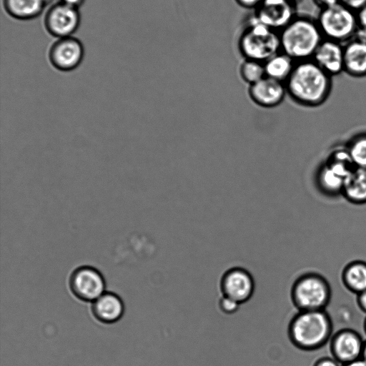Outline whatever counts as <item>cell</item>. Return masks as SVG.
Instances as JSON below:
<instances>
[{
  "label": "cell",
  "instance_id": "6da1fadb",
  "mask_svg": "<svg viewBox=\"0 0 366 366\" xmlns=\"http://www.w3.org/2000/svg\"><path fill=\"white\" fill-rule=\"evenodd\" d=\"M285 84L290 98L306 107L325 103L332 87V76L312 59L297 61Z\"/></svg>",
  "mask_w": 366,
  "mask_h": 366
},
{
  "label": "cell",
  "instance_id": "7a4b0ae2",
  "mask_svg": "<svg viewBox=\"0 0 366 366\" xmlns=\"http://www.w3.org/2000/svg\"><path fill=\"white\" fill-rule=\"evenodd\" d=\"M287 334L295 347L312 352L330 342L333 322L326 310L298 311L288 325Z\"/></svg>",
  "mask_w": 366,
  "mask_h": 366
},
{
  "label": "cell",
  "instance_id": "3957f363",
  "mask_svg": "<svg viewBox=\"0 0 366 366\" xmlns=\"http://www.w3.org/2000/svg\"><path fill=\"white\" fill-rule=\"evenodd\" d=\"M280 34L281 51L295 61L312 59L324 36L316 19L296 16Z\"/></svg>",
  "mask_w": 366,
  "mask_h": 366
},
{
  "label": "cell",
  "instance_id": "277c9868",
  "mask_svg": "<svg viewBox=\"0 0 366 366\" xmlns=\"http://www.w3.org/2000/svg\"><path fill=\"white\" fill-rule=\"evenodd\" d=\"M290 296L298 311L322 310L331 301L332 288L322 274L307 272L294 281Z\"/></svg>",
  "mask_w": 366,
  "mask_h": 366
},
{
  "label": "cell",
  "instance_id": "5b68a950",
  "mask_svg": "<svg viewBox=\"0 0 366 366\" xmlns=\"http://www.w3.org/2000/svg\"><path fill=\"white\" fill-rule=\"evenodd\" d=\"M239 49L245 59L264 63L281 51L280 34L252 19L239 37Z\"/></svg>",
  "mask_w": 366,
  "mask_h": 366
},
{
  "label": "cell",
  "instance_id": "8992f818",
  "mask_svg": "<svg viewBox=\"0 0 366 366\" xmlns=\"http://www.w3.org/2000/svg\"><path fill=\"white\" fill-rule=\"evenodd\" d=\"M355 168L345 152L335 150L330 152L315 174L318 190L327 197L342 195L345 180Z\"/></svg>",
  "mask_w": 366,
  "mask_h": 366
},
{
  "label": "cell",
  "instance_id": "52a82bcc",
  "mask_svg": "<svg viewBox=\"0 0 366 366\" xmlns=\"http://www.w3.org/2000/svg\"><path fill=\"white\" fill-rule=\"evenodd\" d=\"M317 23L324 36L345 44L358 29L356 12L339 3L320 10Z\"/></svg>",
  "mask_w": 366,
  "mask_h": 366
},
{
  "label": "cell",
  "instance_id": "ba28073f",
  "mask_svg": "<svg viewBox=\"0 0 366 366\" xmlns=\"http://www.w3.org/2000/svg\"><path fill=\"white\" fill-rule=\"evenodd\" d=\"M81 22L79 9L60 1L53 4L46 11L44 26L53 36H71L77 30Z\"/></svg>",
  "mask_w": 366,
  "mask_h": 366
},
{
  "label": "cell",
  "instance_id": "9c48e42d",
  "mask_svg": "<svg viewBox=\"0 0 366 366\" xmlns=\"http://www.w3.org/2000/svg\"><path fill=\"white\" fill-rule=\"evenodd\" d=\"M84 55L81 41L73 36L59 38L50 46L48 57L51 64L61 71H71L81 63Z\"/></svg>",
  "mask_w": 366,
  "mask_h": 366
},
{
  "label": "cell",
  "instance_id": "30bf717a",
  "mask_svg": "<svg viewBox=\"0 0 366 366\" xmlns=\"http://www.w3.org/2000/svg\"><path fill=\"white\" fill-rule=\"evenodd\" d=\"M291 0H264L255 9L253 20L276 31H281L297 16Z\"/></svg>",
  "mask_w": 366,
  "mask_h": 366
},
{
  "label": "cell",
  "instance_id": "8fae6325",
  "mask_svg": "<svg viewBox=\"0 0 366 366\" xmlns=\"http://www.w3.org/2000/svg\"><path fill=\"white\" fill-rule=\"evenodd\" d=\"M72 293L79 300L94 302L104 291L105 282L102 274L92 267H81L75 269L69 280Z\"/></svg>",
  "mask_w": 366,
  "mask_h": 366
},
{
  "label": "cell",
  "instance_id": "7c38bea8",
  "mask_svg": "<svg viewBox=\"0 0 366 366\" xmlns=\"http://www.w3.org/2000/svg\"><path fill=\"white\" fill-rule=\"evenodd\" d=\"M255 288L254 280L251 273L241 267L227 269L220 280L222 295L227 296L240 305L249 301Z\"/></svg>",
  "mask_w": 366,
  "mask_h": 366
},
{
  "label": "cell",
  "instance_id": "4fadbf2b",
  "mask_svg": "<svg viewBox=\"0 0 366 366\" xmlns=\"http://www.w3.org/2000/svg\"><path fill=\"white\" fill-rule=\"evenodd\" d=\"M365 340L351 328H342L333 333L329 349L331 356L341 365L361 358Z\"/></svg>",
  "mask_w": 366,
  "mask_h": 366
},
{
  "label": "cell",
  "instance_id": "5bb4252c",
  "mask_svg": "<svg viewBox=\"0 0 366 366\" xmlns=\"http://www.w3.org/2000/svg\"><path fill=\"white\" fill-rule=\"evenodd\" d=\"M248 94L251 100L257 106L274 108L283 102L287 91L285 83L264 76L249 85Z\"/></svg>",
  "mask_w": 366,
  "mask_h": 366
},
{
  "label": "cell",
  "instance_id": "9a60e30c",
  "mask_svg": "<svg viewBox=\"0 0 366 366\" xmlns=\"http://www.w3.org/2000/svg\"><path fill=\"white\" fill-rule=\"evenodd\" d=\"M332 77L344 71V44L324 39L312 59Z\"/></svg>",
  "mask_w": 366,
  "mask_h": 366
},
{
  "label": "cell",
  "instance_id": "2e32d148",
  "mask_svg": "<svg viewBox=\"0 0 366 366\" xmlns=\"http://www.w3.org/2000/svg\"><path fill=\"white\" fill-rule=\"evenodd\" d=\"M344 72L356 78L366 76V41L353 38L344 44Z\"/></svg>",
  "mask_w": 366,
  "mask_h": 366
},
{
  "label": "cell",
  "instance_id": "e0dca14e",
  "mask_svg": "<svg viewBox=\"0 0 366 366\" xmlns=\"http://www.w3.org/2000/svg\"><path fill=\"white\" fill-rule=\"evenodd\" d=\"M92 313L99 322L111 324L123 315L124 304L120 297L112 292H104L93 302Z\"/></svg>",
  "mask_w": 366,
  "mask_h": 366
},
{
  "label": "cell",
  "instance_id": "ac0fdd59",
  "mask_svg": "<svg viewBox=\"0 0 366 366\" xmlns=\"http://www.w3.org/2000/svg\"><path fill=\"white\" fill-rule=\"evenodd\" d=\"M341 281L356 295L366 290V262L357 259L346 264L341 272Z\"/></svg>",
  "mask_w": 366,
  "mask_h": 366
},
{
  "label": "cell",
  "instance_id": "d6986e66",
  "mask_svg": "<svg viewBox=\"0 0 366 366\" xmlns=\"http://www.w3.org/2000/svg\"><path fill=\"white\" fill-rule=\"evenodd\" d=\"M342 196L349 202L366 204V169L356 167L345 180Z\"/></svg>",
  "mask_w": 366,
  "mask_h": 366
},
{
  "label": "cell",
  "instance_id": "ffe728a7",
  "mask_svg": "<svg viewBox=\"0 0 366 366\" xmlns=\"http://www.w3.org/2000/svg\"><path fill=\"white\" fill-rule=\"evenodd\" d=\"M6 12L19 20H30L38 17L45 5L41 0H3Z\"/></svg>",
  "mask_w": 366,
  "mask_h": 366
},
{
  "label": "cell",
  "instance_id": "44dd1931",
  "mask_svg": "<svg viewBox=\"0 0 366 366\" xmlns=\"http://www.w3.org/2000/svg\"><path fill=\"white\" fill-rule=\"evenodd\" d=\"M297 61L280 51L264 62L267 77L285 83Z\"/></svg>",
  "mask_w": 366,
  "mask_h": 366
},
{
  "label": "cell",
  "instance_id": "7402d4cb",
  "mask_svg": "<svg viewBox=\"0 0 366 366\" xmlns=\"http://www.w3.org/2000/svg\"><path fill=\"white\" fill-rule=\"evenodd\" d=\"M345 147L357 168L366 169V131L352 135Z\"/></svg>",
  "mask_w": 366,
  "mask_h": 366
},
{
  "label": "cell",
  "instance_id": "603a6c76",
  "mask_svg": "<svg viewBox=\"0 0 366 366\" xmlns=\"http://www.w3.org/2000/svg\"><path fill=\"white\" fill-rule=\"evenodd\" d=\"M240 75L249 85L257 82L266 76L264 63L245 59L240 66Z\"/></svg>",
  "mask_w": 366,
  "mask_h": 366
},
{
  "label": "cell",
  "instance_id": "cb8c5ba5",
  "mask_svg": "<svg viewBox=\"0 0 366 366\" xmlns=\"http://www.w3.org/2000/svg\"><path fill=\"white\" fill-rule=\"evenodd\" d=\"M218 304L220 310L227 315L234 314L240 306L239 302L224 295H222Z\"/></svg>",
  "mask_w": 366,
  "mask_h": 366
},
{
  "label": "cell",
  "instance_id": "d4e9b609",
  "mask_svg": "<svg viewBox=\"0 0 366 366\" xmlns=\"http://www.w3.org/2000/svg\"><path fill=\"white\" fill-rule=\"evenodd\" d=\"M340 362H338L335 358L332 356H323L317 359L312 364V366H342Z\"/></svg>",
  "mask_w": 366,
  "mask_h": 366
},
{
  "label": "cell",
  "instance_id": "484cf974",
  "mask_svg": "<svg viewBox=\"0 0 366 366\" xmlns=\"http://www.w3.org/2000/svg\"><path fill=\"white\" fill-rule=\"evenodd\" d=\"M340 3L357 12L366 5V0H340Z\"/></svg>",
  "mask_w": 366,
  "mask_h": 366
},
{
  "label": "cell",
  "instance_id": "4316f807",
  "mask_svg": "<svg viewBox=\"0 0 366 366\" xmlns=\"http://www.w3.org/2000/svg\"><path fill=\"white\" fill-rule=\"evenodd\" d=\"M358 29L366 32V5L356 12Z\"/></svg>",
  "mask_w": 366,
  "mask_h": 366
},
{
  "label": "cell",
  "instance_id": "83f0119b",
  "mask_svg": "<svg viewBox=\"0 0 366 366\" xmlns=\"http://www.w3.org/2000/svg\"><path fill=\"white\" fill-rule=\"evenodd\" d=\"M242 7L246 9H254V10L260 6L264 0H235Z\"/></svg>",
  "mask_w": 366,
  "mask_h": 366
},
{
  "label": "cell",
  "instance_id": "f1b7e54d",
  "mask_svg": "<svg viewBox=\"0 0 366 366\" xmlns=\"http://www.w3.org/2000/svg\"><path fill=\"white\" fill-rule=\"evenodd\" d=\"M356 303L359 309L366 314V290L356 295Z\"/></svg>",
  "mask_w": 366,
  "mask_h": 366
},
{
  "label": "cell",
  "instance_id": "f546056e",
  "mask_svg": "<svg viewBox=\"0 0 366 366\" xmlns=\"http://www.w3.org/2000/svg\"><path fill=\"white\" fill-rule=\"evenodd\" d=\"M312 1L320 10L340 3V0H312Z\"/></svg>",
  "mask_w": 366,
  "mask_h": 366
},
{
  "label": "cell",
  "instance_id": "4dcf8cb0",
  "mask_svg": "<svg viewBox=\"0 0 366 366\" xmlns=\"http://www.w3.org/2000/svg\"><path fill=\"white\" fill-rule=\"evenodd\" d=\"M60 2L79 9L85 1V0H59Z\"/></svg>",
  "mask_w": 366,
  "mask_h": 366
},
{
  "label": "cell",
  "instance_id": "1f68e13d",
  "mask_svg": "<svg viewBox=\"0 0 366 366\" xmlns=\"http://www.w3.org/2000/svg\"><path fill=\"white\" fill-rule=\"evenodd\" d=\"M342 366H366V362L363 359L359 358L354 361L342 365Z\"/></svg>",
  "mask_w": 366,
  "mask_h": 366
},
{
  "label": "cell",
  "instance_id": "d6a6232c",
  "mask_svg": "<svg viewBox=\"0 0 366 366\" xmlns=\"http://www.w3.org/2000/svg\"><path fill=\"white\" fill-rule=\"evenodd\" d=\"M361 358L366 362V340H365Z\"/></svg>",
  "mask_w": 366,
  "mask_h": 366
},
{
  "label": "cell",
  "instance_id": "836d02e7",
  "mask_svg": "<svg viewBox=\"0 0 366 366\" xmlns=\"http://www.w3.org/2000/svg\"><path fill=\"white\" fill-rule=\"evenodd\" d=\"M53 0H41V1L45 5L49 4Z\"/></svg>",
  "mask_w": 366,
  "mask_h": 366
},
{
  "label": "cell",
  "instance_id": "e575fe53",
  "mask_svg": "<svg viewBox=\"0 0 366 366\" xmlns=\"http://www.w3.org/2000/svg\"><path fill=\"white\" fill-rule=\"evenodd\" d=\"M363 330H364V331H365V332L366 334V317H365V319L364 320V322H363Z\"/></svg>",
  "mask_w": 366,
  "mask_h": 366
},
{
  "label": "cell",
  "instance_id": "d590c367",
  "mask_svg": "<svg viewBox=\"0 0 366 366\" xmlns=\"http://www.w3.org/2000/svg\"><path fill=\"white\" fill-rule=\"evenodd\" d=\"M292 1H294L295 3H296L297 1H300V0H291Z\"/></svg>",
  "mask_w": 366,
  "mask_h": 366
}]
</instances>
